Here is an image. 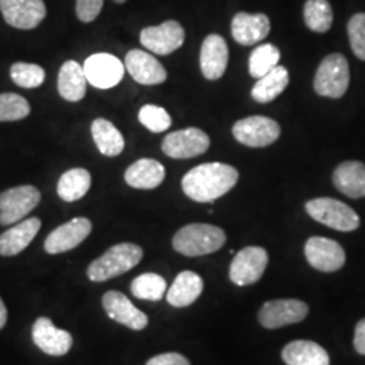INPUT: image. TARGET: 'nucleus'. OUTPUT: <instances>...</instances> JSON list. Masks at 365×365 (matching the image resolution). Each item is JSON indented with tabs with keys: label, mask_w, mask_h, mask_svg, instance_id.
Masks as SVG:
<instances>
[{
	"label": "nucleus",
	"mask_w": 365,
	"mask_h": 365,
	"mask_svg": "<svg viewBox=\"0 0 365 365\" xmlns=\"http://www.w3.org/2000/svg\"><path fill=\"white\" fill-rule=\"evenodd\" d=\"M102 304L113 321L131 330H144L149 324L148 315L137 309L131 300L119 291H107L102 298Z\"/></svg>",
	"instance_id": "obj_16"
},
{
	"label": "nucleus",
	"mask_w": 365,
	"mask_h": 365,
	"mask_svg": "<svg viewBox=\"0 0 365 365\" xmlns=\"http://www.w3.org/2000/svg\"><path fill=\"white\" fill-rule=\"evenodd\" d=\"M31 337L39 349L49 356H64L73 345L71 333L54 327L52 319L46 317H41L34 322Z\"/></svg>",
	"instance_id": "obj_17"
},
{
	"label": "nucleus",
	"mask_w": 365,
	"mask_h": 365,
	"mask_svg": "<svg viewBox=\"0 0 365 365\" xmlns=\"http://www.w3.org/2000/svg\"><path fill=\"white\" fill-rule=\"evenodd\" d=\"M130 291L138 299L157 302L164 298V294L167 292V282L160 274L148 272L137 276L131 282Z\"/></svg>",
	"instance_id": "obj_30"
},
{
	"label": "nucleus",
	"mask_w": 365,
	"mask_h": 365,
	"mask_svg": "<svg viewBox=\"0 0 365 365\" xmlns=\"http://www.w3.org/2000/svg\"><path fill=\"white\" fill-rule=\"evenodd\" d=\"M146 365H191V363L180 353L168 352L152 357L150 360H148Z\"/></svg>",
	"instance_id": "obj_38"
},
{
	"label": "nucleus",
	"mask_w": 365,
	"mask_h": 365,
	"mask_svg": "<svg viewBox=\"0 0 365 365\" xmlns=\"http://www.w3.org/2000/svg\"><path fill=\"white\" fill-rule=\"evenodd\" d=\"M91 187V175L84 168L66 170L57 184V194L64 202H76L88 192Z\"/></svg>",
	"instance_id": "obj_29"
},
{
	"label": "nucleus",
	"mask_w": 365,
	"mask_h": 365,
	"mask_svg": "<svg viewBox=\"0 0 365 365\" xmlns=\"http://www.w3.org/2000/svg\"><path fill=\"white\" fill-rule=\"evenodd\" d=\"M280 51L272 43H262L257 46L249 57V73L255 78H260L279 66Z\"/></svg>",
	"instance_id": "obj_32"
},
{
	"label": "nucleus",
	"mask_w": 365,
	"mask_h": 365,
	"mask_svg": "<svg viewBox=\"0 0 365 365\" xmlns=\"http://www.w3.org/2000/svg\"><path fill=\"white\" fill-rule=\"evenodd\" d=\"M210 148L209 135L197 128H188L168 134L161 149L170 158H192L206 153Z\"/></svg>",
	"instance_id": "obj_11"
},
{
	"label": "nucleus",
	"mask_w": 365,
	"mask_h": 365,
	"mask_svg": "<svg viewBox=\"0 0 365 365\" xmlns=\"http://www.w3.org/2000/svg\"><path fill=\"white\" fill-rule=\"evenodd\" d=\"M0 11L10 26L21 30L36 29L46 16L43 0H0Z\"/></svg>",
	"instance_id": "obj_14"
},
{
	"label": "nucleus",
	"mask_w": 365,
	"mask_h": 365,
	"mask_svg": "<svg viewBox=\"0 0 365 365\" xmlns=\"http://www.w3.org/2000/svg\"><path fill=\"white\" fill-rule=\"evenodd\" d=\"M103 9V0H76V14L78 18L84 22L90 24L95 21Z\"/></svg>",
	"instance_id": "obj_37"
},
{
	"label": "nucleus",
	"mask_w": 365,
	"mask_h": 365,
	"mask_svg": "<svg viewBox=\"0 0 365 365\" xmlns=\"http://www.w3.org/2000/svg\"><path fill=\"white\" fill-rule=\"evenodd\" d=\"M87 83L84 68L75 60L66 61L60 68L57 88L60 96L68 102H80L86 96Z\"/></svg>",
	"instance_id": "obj_24"
},
{
	"label": "nucleus",
	"mask_w": 365,
	"mask_h": 365,
	"mask_svg": "<svg viewBox=\"0 0 365 365\" xmlns=\"http://www.w3.org/2000/svg\"><path fill=\"white\" fill-rule=\"evenodd\" d=\"M114 1H115V3H118V4H122V3H125L126 0H114Z\"/></svg>",
	"instance_id": "obj_41"
},
{
	"label": "nucleus",
	"mask_w": 365,
	"mask_h": 365,
	"mask_svg": "<svg viewBox=\"0 0 365 365\" xmlns=\"http://www.w3.org/2000/svg\"><path fill=\"white\" fill-rule=\"evenodd\" d=\"M144 257L141 247L122 242L108 249L101 257L92 261L87 269V276L91 282L102 283L117 276L126 274L140 264Z\"/></svg>",
	"instance_id": "obj_3"
},
{
	"label": "nucleus",
	"mask_w": 365,
	"mask_h": 365,
	"mask_svg": "<svg viewBox=\"0 0 365 365\" xmlns=\"http://www.w3.org/2000/svg\"><path fill=\"white\" fill-rule=\"evenodd\" d=\"M83 68L88 83L99 90H108L118 86L126 69L125 64L110 53L92 54L86 60Z\"/></svg>",
	"instance_id": "obj_10"
},
{
	"label": "nucleus",
	"mask_w": 365,
	"mask_h": 365,
	"mask_svg": "<svg viewBox=\"0 0 365 365\" xmlns=\"http://www.w3.org/2000/svg\"><path fill=\"white\" fill-rule=\"evenodd\" d=\"M229 63V49L225 38L218 34L207 36L200 49V69L207 80H218L223 76Z\"/></svg>",
	"instance_id": "obj_19"
},
{
	"label": "nucleus",
	"mask_w": 365,
	"mask_h": 365,
	"mask_svg": "<svg viewBox=\"0 0 365 365\" xmlns=\"http://www.w3.org/2000/svg\"><path fill=\"white\" fill-rule=\"evenodd\" d=\"M309 315V306L299 299L265 302L259 312V322L265 329H279L299 324Z\"/></svg>",
	"instance_id": "obj_9"
},
{
	"label": "nucleus",
	"mask_w": 365,
	"mask_h": 365,
	"mask_svg": "<svg viewBox=\"0 0 365 365\" xmlns=\"http://www.w3.org/2000/svg\"><path fill=\"white\" fill-rule=\"evenodd\" d=\"M353 345H354L356 352L365 356V318L360 319L356 325Z\"/></svg>",
	"instance_id": "obj_39"
},
{
	"label": "nucleus",
	"mask_w": 365,
	"mask_h": 365,
	"mask_svg": "<svg viewBox=\"0 0 365 365\" xmlns=\"http://www.w3.org/2000/svg\"><path fill=\"white\" fill-rule=\"evenodd\" d=\"M125 68L131 78L144 86H156L167 80V71L152 54L133 49L126 54Z\"/></svg>",
	"instance_id": "obj_18"
},
{
	"label": "nucleus",
	"mask_w": 365,
	"mask_h": 365,
	"mask_svg": "<svg viewBox=\"0 0 365 365\" xmlns=\"http://www.w3.org/2000/svg\"><path fill=\"white\" fill-rule=\"evenodd\" d=\"M203 287V279L199 274L192 271H182L167 291V302L173 307H187L200 297Z\"/></svg>",
	"instance_id": "obj_26"
},
{
	"label": "nucleus",
	"mask_w": 365,
	"mask_h": 365,
	"mask_svg": "<svg viewBox=\"0 0 365 365\" xmlns=\"http://www.w3.org/2000/svg\"><path fill=\"white\" fill-rule=\"evenodd\" d=\"M91 134L99 152L107 157L119 156L125 149V140L120 131L105 118L92 122Z\"/></svg>",
	"instance_id": "obj_27"
},
{
	"label": "nucleus",
	"mask_w": 365,
	"mask_h": 365,
	"mask_svg": "<svg viewBox=\"0 0 365 365\" xmlns=\"http://www.w3.org/2000/svg\"><path fill=\"white\" fill-rule=\"evenodd\" d=\"M282 359L287 365H330L327 351L317 342L297 339L282 351Z\"/></svg>",
	"instance_id": "obj_23"
},
{
	"label": "nucleus",
	"mask_w": 365,
	"mask_h": 365,
	"mask_svg": "<svg viewBox=\"0 0 365 365\" xmlns=\"http://www.w3.org/2000/svg\"><path fill=\"white\" fill-rule=\"evenodd\" d=\"M304 255L314 269L336 272L345 264V250L337 241L327 237H312L304 245Z\"/></svg>",
	"instance_id": "obj_12"
},
{
	"label": "nucleus",
	"mask_w": 365,
	"mask_h": 365,
	"mask_svg": "<svg viewBox=\"0 0 365 365\" xmlns=\"http://www.w3.org/2000/svg\"><path fill=\"white\" fill-rule=\"evenodd\" d=\"M268 265V253L261 247H247L235 255L229 277L235 286L245 287L260 280Z\"/></svg>",
	"instance_id": "obj_7"
},
{
	"label": "nucleus",
	"mask_w": 365,
	"mask_h": 365,
	"mask_svg": "<svg viewBox=\"0 0 365 365\" xmlns=\"http://www.w3.org/2000/svg\"><path fill=\"white\" fill-rule=\"evenodd\" d=\"M271 22L265 14L238 13L232 21V34L235 42L250 46L269 34Z\"/></svg>",
	"instance_id": "obj_20"
},
{
	"label": "nucleus",
	"mask_w": 365,
	"mask_h": 365,
	"mask_svg": "<svg viewBox=\"0 0 365 365\" xmlns=\"http://www.w3.org/2000/svg\"><path fill=\"white\" fill-rule=\"evenodd\" d=\"M303 15L307 27L317 33H327L333 24V10L327 0H307Z\"/></svg>",
	"instance_id": "obj_31"
},
{
	"label": "nucleus",
	"mask_w": 365,
	"mask_h": 365,
	"mask_svg": "<svg viewBox=\"0 0 365 365\" xmlns=\"http://www.w3.org/2000/svg\"><path fill=\"white\" fill-rule=\"evenodd\" d=\"M288 83L289 75L287 68L274 66L267 75L257 78L252 88V98L259 103H269L287 88Z\"/></svg>",
	"instance_id": "obj_28"
},
{
	"label": "nucleus",
	"mask_w": 365,
	"mask_h": 365,
	"mask_svg": "<svg viewBox=\"0 0 365 365\" xmlns=\"http://www.w3.org/2000/svg\"><path fill=\"white\" fill-rule=\"evenodd\" d=\"M185 39V31L176 21H167L158 26L145 27L140 34L143 46L160 56L178 51Z\"/></svg>",
	"instance_id": "obj_13"
},
{
	"label": "nucleus",
	"mask_w": 365,
	"mask_h": 365,
	"mask_svg": "<svg viewBox=\"0 0 365 365\" xmlns=\"http://www.w3.org/2000/svg\"><path fill=\"white\" fill-rule=\"evenodd\" d=\"M138 119L145 128L152 133H163L168 130L172 125V119L168 111L160 106H144L140 110Z\"/></svg>",
	"instance_id": "obj_35"
},
{
	"label": "nucleus",
	"mask_w": 365,
	"mask_h": 365,
	"mask_svg": "<svg viewBox=\"0 0 365 365\" xmlns=\"http://www.w3.org/2000/svg\"><path fill=\"white\" fill-rule=\"evenodd\" d=\"M6 324H7V309L0 298V330L6 327Z\"/></svg>",
	"instance_id": "obj_40"
},
{
	"label": "nucleus",
	"mask_w": 365,
	"mask_h": 365,
	"mask_svg": "<svg viewBox=\"0 0 365 365\" xmlns=\"http://www.w3.org/2000/svg\"><path fill=\"white\" fill-rule=\"evenodd\" d=\"M41 225L39 218L33 217L19 222L0 235V256L13 257L24 252L38 235Z\"/></svg>",
	"instance_id": "obj_21"
},
{
	"label": "nucleus",
	"mask_w": 365,
	"mask_h": 365,
	"mask_svg": "<svg viewBox=\"0 0 365 365\" xmlns=\"http://www.w3.org/2000/svg\"><path fill=\"white\" fill-rule=\"evenodd\" d=\"M226 233L209 223H190L173 235L172 247L187 257L211 255L225 245Z\"/></svg>",
	"instance_id": "obj_2"
},
{
	"label": "nucleus",
	"mask_w": 365,
	"mask_h": 365,
	"mask_svg": "<svg viewBox=\"0 0 365 365\" xmlns=\"http://www.w3.org/2000/svg\"><path fill=\"white\" fill-rule=\"evenodd\" d=\"M41 202V192L34 185H19L0 194V225L9 226L24 220Z\"/></svg>",
	"instance_id": "obj_6"
},
{
	"label": "nucleus",
	"mask_w": 365,
	"mask_h": 365,
	"mask_svg": "<svg viewBox=\"0 0 365 365\" xmlns=\"http://www.w3.org/2000/svg\"><path fill=\"white\" fill-rule=\"evenodd\" d=\"M90 220L78 217L54 229L45 240V250L49 255L66 253L78 247L91 233Z\"/></svg>",
	"instance_id": "obj_15"
},
{
	"label": "nucleus",
	"mask_w": 365,
	"mask_h": 365,
	"mask_svg": "<svg viewBox=\"0 0 365 365\" xmlns=\"http://www.w3.org/2000/svg\"><path fill=\"white\" fill-rule=\"evenodd\" d=\"M349 80L348 60L339 53H333L325 57L318 66L314 78V90L321 96L339 99L348 91Z\"/></svg>",
	"instance_id": "obj_4"
},
{
	"label": "nucleus",
	"mask_w": 365,
	"mask_h": 365,
	"mask_svg": "<svg viewBox=\"0 0 365 365\" xmlns=\"http://www.w3.org/2000/svg\"><path fill=\"white\" fill-rule=\"evenodd\" d=\"M333 182L341 194L360 199L365 197V164L361 161H345L333 173Z\"/></svg>",
	"instance_id": "obj_22"
},
{
	"label": "nucleus",
	"mask_w": 365,
	"mask_h": 365,
	"mask_svg": "<svg viewBox=\"0 0 365 365\" xmlns=\"http://www.w3.org/2000/svg\"><path fill=\"white\" fill-rule=\"evenodd\" d=\"M238 170L223 163H206L187 172L182 178L184 194L197 203H210L226 195L237 182Z\"/></svg>",
	"instance_id": "obj_1"
},
{
	"label": "nucleus",
	"mask_w": 365,
	"mask_h": 365,
	"mask_svg": "<svg viewBox=\"0 0 365 365\" xmlns=\"http://www.w3.org/2000/svg\"><path fill=\"white\" fill-rule=\"evenodd\" d=\"M165 179V168L153 158H141L125 172V182L137 190H153Z\"/></svg>",
	"instance_id": "obj_25"
},
{
	"label": "nucleus",
	"mask_w": 365,
	"mask_h": 365,
	"mask_svg": "<svg viewBox=\"0 0 365 365\" xmlns=\"http://www.w3.org/2000/svg\"><path fill=\"white\" fill-rule=\"evenodd\" d=\"M30 114V105L18 93H0V122L21 120Z\"/></svg>",
	"instance_id": "obj_33"
},
{
	"label": "nucleus",
	"mask_w": 365,
	"mask_h": 365,
	"mask_svg": "<svg viewBox=\"0 0 365 365\" xmlns=\"http://www.w3.org/2000/svg\"><path fill=\"white\" fill-rule=\"evenodd\" d=\"M10 76L22 88H37L45 80V69L37 64L15 63L10 69Z\"/></svg>",
	"instance_id": "obj_34"
},
{
	"label": "nucleus",
	"mask_w": 365,
	"mask_h": 365,
	"mask_svg": "<svg viewBox=\"0 0 365 365\" xmlns=\"http://www.w3.org/2000/svg\"><path fill=\"white\" fill-rule=\"evenodd\" d=\"M233 135L240 144L250 148H265L280 137V126L272 118L255 115L235 122Z\"/></svg>",
	"instance_id": "obj_8"
},
{
	"label": "nucleus",
	"mask_w": 365,
	"mask_h": 365,
	"mask_svg": "<svg viewBox=\"0 0 365 365\" xmlns=\"http://www.w3.org/2000/svg\"><path fill=\"white\" fill-rule=\"evenodd\" d=\"M349 42L357 58L365 61V14L353 15L348 24Z\"/></svg>",
	"instance_id": "obj_36"
},
{
	"label": "nucleus",
	"mask_w": 365,
	"mask_h": 365,
	"mask_svg": "<svg viewBox=\"0 0 365 365\" xmlns=\"http://www.w3.org/2000/svg\"><path fill=\"white\" fill-rule=\"evenodd\" d=\"M306 211L315 221L339 232H353L360 226L357 212L333 197L312 199L306 203Z\"/></svg>",
	"instance_id": "obj_5"
}]
</instances>
